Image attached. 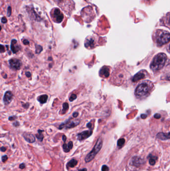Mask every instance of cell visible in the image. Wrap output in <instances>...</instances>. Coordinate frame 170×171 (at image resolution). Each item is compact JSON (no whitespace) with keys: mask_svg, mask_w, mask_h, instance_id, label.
I'll return each instance as SVG.
<instances>
[{"mask_svg":"<svg viewBox=\"0 0 170 171\" xmlns=\"http://www.w3.org/2000/svg\"><path fill=\"white\" fill-rule=\"evenodd\" d=\"M153 40L157 46L161 47L170 42V33L163 29H156L152 35Z\"/></svg>","mask_w":170,"mask_h":171,"instance_id":"6da1fadb","label":"cell"},{"mask_svg":"<svg viewBox=\"0 0 170 171\" xmlns=\"http://www.w3.org/2000/svg\"><path fill=\"white\" fill-rule=\"evenodd\" d=\"M153 84L150 81H144L140 84L135 91V94L138 98H144L148 97L152 91Z\"/></svg>","mask_w":170,"mask_h":171,"instance_id":"7a4b0ae2","label":"cell"},{"mask_svg":"<svg viewBox=\"0 0 170 171\" xmlns=\"http://www.w3.org/2000/svg\"><path fill=\"white\" fill-rule=\"evenodd\" d=\"M167 59V55L163 53H160L154 57L151 64L150 68L153 72H157L165 66Z\"/></svg>","mask_w":170,"mask_h":171,"instance_id":"3957f363","label":"cell"},{"mask_svg":"<svg viewBox=\"0 0 170 171\" xmlns=\"http://www.w3.org/2000/svg\"><path fill=\"white\" fill-rule=\"evenodd\" d=\"M102 145H103V142H102V139L100 138L98 139L95 145L93 148L92 150L86 156V157L85 158V162L88 163V162H91L92 160H93V159L95 158V156L97 155V153L101 149V148L102 147Z\"/></svg>","mask_w":170,"mask_h":171,"instance_id":"277c9868","label":"cell"},{"mask_svg":"<svg viewBox=\"0 0 170 171\" xmlns=\"http://www.w3.org/2000/svg\"><path fill=\"white\" fill-rule=\"evenodd\" d=\"M50 16L52 21L57 23H61L64 18L62 13L58 8L53 9L50 12Z\"/></svg>","mask_w":170,"mask_h":171,"instance_id":"5b68a950","label":"cell"},{"mask_svg":"<svg viewBox=\"0 0 170 171\" xmlns=\"http://www.w3.org/2000/svg\"><path fill=\"white\" fill-rule=\"evenodd\" d=\"M57 3V4L65 10L66 12H70L73 8V4H72L73 1L71 0H54Z\"/></svg>","mask_w":170,"mask_h":171,"instance_id":"8992f818","label":"cell"},{"mask_svg":"<svg viewBox=\"0 0 170 171\" xmlns=\"http://www.w3.org/2000/svg\"><path fill=\"white\" fill-rule=\"evenodd\" d=\"M112 76V81L115 84H121V82L124 81L125 77V74L123 71H116L114 73Z\"/></svg>","mask_w":170,"mask_h":171,"instance_id":"52a82bcc","label":"cell"},{"mask_svg":"<svg viewBox=\"0 0 170 171\" xmlns=\"http://www.w3.org/2000/svg\"><path fill=\"white\" fill-rule=\"evenodd\" d=\"M79 120H70V119L67 120L65 122L62 123L60 125L59 129H62L64 128L66 129H70L75 127L79 124Z\"/></svg>","mask_w":170,"mask_h":171,"instance_id":"ba28073f","label":"cell"},{"mask_svg":"<svg viewBox=\"0 0 170 171\" xmlns=\"http://www.w3.org/2000/svg\"><path fill=\"white\" fill-rule=\"evenodd\" d=\"M159 22L160 25L165 26L170 30V11L162 17Z\"/></svg>","mask_w":170,"mask_h":171,"instance_id":"9c48e42d","label":"cell"},{"mask_svg":"<svg viewBox=\"0 0 170 171\" xmlns=\"http://www.w3.org/2000/svg\"><path fill=\"white\" fill-rule=\"evenodd\" d=\"M10 67L15 70H18L20 69L22 63L21 60L17 59H12L8 61Z\"/></svg>","mask_w":170,"mask_h":171,"instance_id":"30bf717a","label":"cell"},{"mask_svg":"<svg viewBox=\"0 0 170 171\" xmlns=\"http://www.w3.org/2000/svg\"><path fill=\"white\" fill-rule=\"evenodd\" d=\"M145 163V161L141 158L138 156H134L131 159V165L136 167H139Z\"/></svg>","mask_w":170,"mask_h":171,"instance_id":"8fae6325","label":"cell"},{"mask_svg":"<svg viewBox=\"0 0 170 171\" xmlns=\"http://www.w3.org/2000/svg\"><path fill=\"white\" fill-rule=\"evenodd\" d=\"M92 134V131L91 129L90 130L84 131L81 133H79L77 136V139L79 141H82L85 140L89 137Z\"/></svg>","mask_w":170,"mask_h":171,"instance_id":"7c38bea8","label":"cell"},{"mask_svg":"<svg viewBox=\"0 0 170 171\" xmlns=\"http://www.w3.org/2000/svg\"><path fill=\"white\" fill-rule=\"evenodd\" d=\"M146 72L145 71H141L136 74L133 78L132 81L137 82L142 79H144L146 78Z\"/></svg>","mask_w":170,"mask_h":171,"instance_id":"4fadbf2b","label":"cell"},{"mask_svg":"<svg viewBox=\"0 0 170 171\" xmlns=\"http://www.w3.org/2000/svg\"><path fill=\"white\" fill-rule=\"evenodd\" d=\"M99 75L102 78H108L110 75V68L107 66L103 67L99 71Z\"/></svg>","mask_w":170,"mask_h":171,"instance_id":"5bb4252c","label":"cell"},{"mask_svg":"<svg viewBox=\"0 0 170 171\" xmlns=\"http://www.w3.org/2000/svg\"><path fill=\"white\" fill-rule=\"evenodd\" d=\"M13 98V94L10 91H7L5 93L3 98V101L5 105L9 104L12 101Z\"/></svg>","mask_w":170,"mask_h":171,"instance_id":"9a60e30c","label":"cell"},{"mask_svg":"<svg viewBox=\"0 0 170 171\" xmlns=\"http://www.w3.org/2000/svg\"><path fill=\"white\" fill-rule=\"evenodd\" d=\"M11 48L13 53L14 54L17 53L20 50V47L17 44V41L16 40H13L12 41Z\"/></svg>","mask_w":170,"mask_h":171,"instance_id":"2e32d148","label":"cell"},{"mask_svg":"<svg viewBox=\"0 0 170 171\" xmlns=\"http://www.w3.org/2000/svg\"><path fill=\"white\" fill-rule=\"evenodd\" d=\"M156 137L161 140H167L170 139V132L168 133H159L157 134Z\"/></svg>","mask_w":170,"mask_h":171,"instance_id":"e0dca14e","label":"cell"},{"mask_svg":"<svg viewBox=\"0 0 170 171\" xmlns=\"http://www.w3.org/2000/svg\"><path fill=\"white\" fill-rule=\"evenodd\" d=\"M23 137L25 141L28 142L29 143H32L35 142V137L34 136L31 134H28V133H24L23 134Z\"/></svg>","mask_w":170,"mask_h":171,"instance_id":"ac0fdd59","label":"cell"},{"mask_svg":"<svg viewBox=\"0 0 170 171\" xmlns=\"http://www.w3.org/2000/svg\"><path fill=\"white\" fill-rule=\"evenodd\" d=\"M94 45V40L92 38H87L85 42V46L86 48H92Z\"/></svg>","mask_w":170,"mask_h":171,"instance_id":"d6986e66","label":"cell"},{"mask_svg":"<svg viewBox=\"0 0 170 171\" xmlns=\"http://www.w3.org/2000/svg\"><path fill=\"white\" fill-rule=\"evenodd\" d=\"M148 158L149 159V164L151 166H153L155 164L156 161L157 159V157L154 156L153 155H151V154H150L148 156Z\"/></svg>","mask_w":170,"mask_h":171,"instance_id":"ffe728a7","label":"cell"},{"mask_svg":"<svg viewBox=\"0 0 170 171\" xmlns=\"http://www.w3.org/2000/svg\"><path fill=\"white\" fill-rule=\"evenodd\" d=\"M48 99V96L47 95H43L39 97L38 100L41 104H44L47 102Z\"/></svg>","mask_w":170,"mask_h":171,"instance_id":"44dd1931","label":"cell"},{"mask_svg":"<svg viewBox=\"0 0 170 171\" xmlns=\"http://www.w3.org/2000/svg\"><path fill=\"white\" fill-rule=\"evenodd\" d=\"M77 164V161L75 159L71 160L69 162L67 163V166L69 167L73 168Z\"/></svg>","mask_w":170,"mask_h":171,"instance_id":"7402d4cb","label":"cell"},{"mask_svg":"<svg viewBox=\"0 0 170 171\" xmlns=\"http://www.w3.org/2000/svg\"><path fill=\"white\" fill-rule=\"evenodd\" d=\"M43 132V131H38V134L36 135L37 138L39 140H40L41 141H42V140H43V139L44 138L43 135V134H42V133Z\"/></svg>","mask_w":170,"mask_h":171,"instance_id":"603a6c76","label":"cell"},{"mask_svg":"<svg viewBox=\"0 0 170 171\" xmlns=\"http://www.w3.org/2000/svg\"><path fill=\"white\" fill-rule=\"evenodd\" d=\"M125 142V140L124 139H120L117 141V146L119 147H122L123 146Z\"/></svg>","mask_w":170,"mask_h":171,"instance_id":"cb8c5ba5","label":"cell"},{"mask_svg":"<svg viewBox=\"0 0 170 171\" xmlns=\"http://www.w3.org/2000/svg\"><path fill=\"white\" fill-rule=\"evenodd\" d=\"M35 49H36V50H35V53L38 54H40V53H41V52L42 51V47H41V46L40 45H37L35 46Z\"/></svg>","mask_w":170,"mask_h":171,"instance_id":"d4e9b609","label":"cell"},{"mask_svg":"<svg viewBox=\"0 0 170 171\" xmlns=\"http://www.w3.org/2000/svg\"><path fill=\"white\" fill-rule=\"evenodd\" d=\"M68 104L67 103H65L63 104V109H62V111H63V114L65 113L66 111L68 110Z\"/></svg>","mask_w":170,"mask_h":171,"instance_id":"484cf974","label":"cell"},{"mask_svg":"<svg viewBox=\"0 0 170 171\" xmlns=\"http://www.w3.org/2000/svg\"><path fill=\"white\" fill-rule=\"evenodd\" d=\"M63 149H64V152H65V153H67V152H68L70 151V150H69V149L68 148L67 145L65 142V143H64V144L63 145Z\"/></svg>","mask_w":170,"mask_h":171,"instance_id":"4316f807","label":"cell"},{"mask_svg":"<svg viewBox=\"0 0 170 171\" xmlns=\"http://www.w3.org/2000/svg\"><path fill=\"white\" fill-rule=\"evenodd\" d=\"M76 97H77V96L75 94H72L69 98V101L70 102H73L74 100H75L76 99Z\"/></svg>","mask_w":170,"mask_h":171,"instance_id":"83f0119b","label":"cell"},{"mask_svg":"<svg viewBox=\"0 0 170 171\" xmlns=\"http://www.w3.org/2000/svg\"><path fill=\"white\" fill-rule=\"evenodd\" d=\"M67 147H68V148L69 149V150L72 149V148L73 147V143L71 141L69 142L68 144H67Z\"/></svg>","mask_w":170,"mask_h":171,"instance_id":"f1b7e54d","label":"cell"},{"mask_svg":"<svg viewBox=\"0 0 170 171\" xmlns=\"http://www.w3.org/2000/svg\"><path fill=\"white\" fill-rule=\"evenodd\" d=\"M109 168L106 165H103L101 168L102 171H109Z\"/></svg>","mask_w":170,"mask_h":171,"instance_id":"f546056e","label":"cell"},{"mask_svg":"<svg viewBox=\"0 0 170 171\" xmlns=\"http://www.w3.org/2000/svg\"><path fill=\"white\" fill-rule=\"evenodd\" d=\"M8 157L6 155H5V156H3L2 157V161L3 162H5L7 161V160H8Z\"/></svg>","mask_w":170,"mask_h":171,"instance_id":"4dcf8cb0","label":"cell"},{"mask_svg":"<svg viewBox=\"0 0 170 171\" xmlns=\"http://www.w3.org/2000/svg\"><path fill=\"white\" fill-rule=\"evenodd\" d=\"M1 53H3L5 51V48L3 45H1Z\"/></svg>","mask_w":170,"mask_h":171,"instance_id":"1f68e13d","label":"cell"},{"mask_svg":"<svg viewBox=\"0 0 170 171\" xmlns=\"http://www.w3.org/2000/svg\"><path fill=\"white\" fill-rule=\"evenodd\" d=\"M154 117L156 119H159L161 118V115L159 114H156L155 115Z\"/></svg>","mask_w":170,"mask_h":171,"instance_id":"d6a6232c","label":"cell"},{"mask_svg":"<svg viewBox=\"0 0 170 171\" xmlns=\"http://www.w3.org/2000/svg\"><path fill=\"white\" fill-rule=\"evenodd\" d=\"M25 168V165L24 163H22L20 165V168L21 169H23Z\"/></svg>","mask_w":170,"mask_h":171,"instance_id":"836d02e7","label":"cell"},{"mask_svg":"<svg viewBox=\"0 0 170 171\" xmlns=\"http://www.w3.org/2000/svg\"><path fill=\"white\" fill-rule=\"evenodd\" d=\"M25 75H26V76L27 77H28V78L31 77V74L30 72H26V73H25Z\"/></svg>","mask_w":170,"mask_h":171,"instance_id":"e575fe53","label":"cell"},{"mask_svg":"<svg viewBox=\"0 0 170 171\" xmlns=\"http://www.w3.org/2000/svg\"><path fill=\"white\" fill-rule=\"evenodd\" d=\"M6 150H7V149L5 147H2L1 148V151L3 152H5L6 151Z\"/></svg>","mask_w":170,"mask_h":171,"instance_id":"d590c367","label":"cell"},{"mask_svg":"<svg viewBox=\"0 0 170 171\" xmlns=\"http://www.w3.org/2000/svg\"><path fill=\"white\" fill-rule=\"evenodd\" d=\"M73 117L74 118H77V116H78V113H77V112H75V113H73Z\"/></svg>","mask_w":170,"mask_h":171,"instance_id":"8d00e7d4","label":"cell"},{"mask_svg":"<svg viewBox=\"0 0 170 171\" xmlns=\"http://www.w3.org/2000/svg\"><path fill=\"white\" fill-rule=\"evenodd\" d=\"M23 43L24 45H28L29 44V42L26 40H24V41H23Z\"/></svg>","mask_w":170,"mask_h":171,"instance_id":"74e56055","label":"cell"},{"mask_svg":"<svg viewBox=\"0 0 170 171\" xmlns=\"http://www.w3.org/2000/svg\"><path fill=\"white\" fill-rule=\"evenodd\" d=\"M87 127L88 128H89V129H91V127H92L91 123L90 122L89 123H88L87 125Z\"/></svg>","mask_w":170,"mask_h":171,"instance_id":"f35d334b","label":"cell"},{"mask_svg":"<svg viewBox=\"0 0 170 171\" xmlns=\"http://www.w3.org/2000/svg\"><path fill=\"white\" fill-rule=\"evenodd\" d=\"M62 140H63V141H64V142H65L66 140V137L65 135H64V136H62Z\"/></svg>","mask_w":170,"mask_h":171,"instance_id":"ab89813d","label":"cell"},{"mask_svg":"<svg viewBox=\"0 0 170 171\" xmlns=\"http://www.w3.org/2000/svg\"><path fill=\"white\" fill-rule=\"evenodd\" d=\"M87 169L86 168H84V169H81V170H79V171H87Z\"/></svg>","mask_w":170,"mask_h":171,"instance_id":"60d3db41","label":"cell"},{"mask_svg":"<svg viewBox=\"0 0 170 171\" xmlns=\"http://www.w3.org/2000/svg\"><path fill=\"white\" fill-rule=\"evenodd\" d=\"M169 53H170V45L169 47Z\"/></svg>","mask_w":170,"mask_h":171,"instance_id":"b9f144b4","label":"cell"}]
</instances>
